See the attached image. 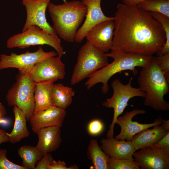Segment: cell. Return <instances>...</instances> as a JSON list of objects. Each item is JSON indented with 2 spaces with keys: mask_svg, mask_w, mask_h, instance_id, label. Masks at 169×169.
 Returning <instances> with one entry per match:
<instances>
[{
  "mask_svg": "<svg viewBox=\"0 0 169 169\" xmlns=\"http://www.w3.org/2000/svg\"><path fill=\"white\" fill-rule=\"evenodd\" d=\"M136 6L145 11L160 13L169 17V0H146Z\"/></svg>",
  "mask_w": 169,
  "mask_h": 169,
  "instance_id": "25",
  "label": "cell"
},
{
  "mask_svg": "<svg viewBox=\"0 0 169 169\" xmlns=\"http://www.w3.org/2000/svg\"><path fill=\"white\" fill-rule=\"evenodd\" d=\"M50 2V0H22L27 16L22 32L31 26L36 25L51 34L57 35L46 18V10Z\"/></svg>",
  "mask_w": 169,
  "mask_h": 169,
  "instance_id": "11",
  "label": "cell"
},
{
  "mask_svg": "<svg viewBox=\"0 0 169 169\" xmlns=\"http://www.w3.org/2000/svg\"><path fill=\"white\" fill-rule=\"evenodd\" d=\"M109 64L106 53L87 41L79 51L71 76V84H78Z\"/></svg>",
  "mask_w": 169,
  "mask_h": 169,
  "instance_id": "5",
  "label": "cell"
},
{
  "mask_svg": "<svg viewBox=\"0 0 169 169\" xmlns=\"http://www.w3.org/2000/svg\"><path fill=\"white\" fill-rule=\"evenodd\" d=\"M36 134L38 141L36 146L43 155L56 151L62 142L59 127L51 126L43 128Z\"/></svg>",
  "mask_w": 169,
  "mask_h": 169,
  "instance_id": "18",
  "label": "cell"
},
{
  "mask_svg": "<svg viewBox=\"0 0 169 169\" xmlns=\"http://www.w3.org/2000/svg\"><path fill=\"white\" fill-rule=\"evenodd\" d=\"M15 117V122L12 131L7 132L9 141L14 144L20 141L24 138L28 137L29 131L27 126V119L23 111L17 106L13 108Z\"/></svg>",
  "mask_w": 169,
  "mask_h": 169,
  "instance_id": "21",
  "label": "cell"
},
{
  "mask_svg": "<svg viewBox=\"0 0 169 169\" xmlns=\"http://www.w3.org/2000/svg\"><path fill=\"white\" fill-rule=\"evenodd\" d=\"M57 55L53 51H44L41 46L34 52L28 51L19 54L12 53L9 55L2 54L0 55V70L15 68L23 74H28L36 64L46 58Z\"/></svg>",
  "mask_w": 169,
  "mask_h": 169,
  "instance_id": "9",
  "label": "cell"
},
{
  "mask_svg": "<svg viewBox=\"0 0 169 169\" xmlns=\"http://www.w3.org/2000/svg\"><path fill=\"white\" fill-rule=\"evenodd\" d=\"M54 83H36L34 88L35 106L34 113L54 105L53 100L52 89Z\"/></svg>",
  "mask_w": 169,
  "mask_h": 169,
  "instance_id": "20",
  "label": "cell"
},
{
  "mask_svg": "<svg viewBox=\"0 0 169 169\" xmlns=\"http://www.w3.org/2000/svg\"><path fill=\"white\" fill-rule=\"evenodd\" d=\"M75 92L73 88L62 83L54 84L52 98L55 106L65 110L72 103Z\"/></svg>",
  "mask_w": 169,
  "mask_h": 169,
  "instance_id": "23",
  "label": "cell"
},
{
  "mask_svg": "<svg viewBox=\"0 0 169 169\" xmlns=\"http://www.w3.org/2000/svg\"><path fill=\"white\" fill-rule=\"evenodd\" d=\"M7 150L0 149V169H26L22 166L10 161L6 156Z\"/></svg>",
  "mask_w": 169,
  "mask_h": 169,
  "instance_id": "28",
  "label": "cell"
},
{
  "mask_svg": "<svg viewBox=\"0 0 169 169\" xmlns=\"http://www.w3.org/2000/svg\"><path fill=\"white\" fill-rule=\"evenodd\" d=\"M87 156L92 165L91 169H108L110 157L101 149L97 140L90 141L87 147Z\"/></svg>",
  "mask_w": 169,
  "mask_h": 169,
  "instance_id": "22",
  "label": "cell"
},
{
  "mask_svg": "<svg viewBox=\"0 0 169 169\" xmlns=\"http://www.w3.org/2000/svg\"><path fill=\"white\" fill-rule=\"evenodd\" d=\"M100 143L101 149L110 157L134 160L133 155L136 151L131 141L117 140L113 137L103 138Z\"/></svg>",
  "mask_w": 169,
  "mask_h": 169,
  "instance_id": "17",
  "label": "cell"
},
{
  "mask_svg": "<svg viewBox=\"0 0 169 169\" xmlns=\"http://www.w3.org/2000/svg\"><path fill=\"white\" fill-rule=\"evenodd\" d=\"M148 0H123V4L129 6H136L140 3Z\"/></svg>",
  "mask_w": 169,
  "mask_h": 169,
  "instance_id": "35",
  "label": "cell"
},
{
  "mask_svg": "<svg viewBox=\"0 0 169 169\" xmlns=\"http://www.w3.org/2000/svg\"><path fill=\"white\" fill-rule=\"evenodd\" d=\"M140 149L133 156L141 169H169V154L163 150L153 146Z\"/></svg>",
  "mask_w": 169,
  "mask_h": 169,
  "instance_id": "13",
  "label": "cell"
},
{
  "mask_svg": "<svg viewBox=\"0 0 169 169\" xmlns=\"http://www.w3.org/2000/svg\"><path fill=\"white\" fill-rule=\"evenodd\" d=\"M6 44L7 47L10 49L16 47L23 49L31 46L46 44L53 48L60 58L64 54L60 40L57 35L51 34L36 25L31 26L21 33L10 37Z\"/></svg>",
  "mask_w": 169,
  "mask_h": 169,
  "instance_id": "7",
  "label": "cell"
},
{
  "mask_svg": "<svg viewBox=\"0 0 169 169\" xmlns=\"http://www.w3.org/2000/svg\"><path fill=\"white\" fill-rule=\"evenodd\" d=\"M155 58L159 68L169 82V53Z\"/></svg>",
  "mask_w": 169,
  "mask_h": 169,
  "instance_id": "29",
  "label": "cell"
},
{
  "mask_svg": "<svg viewBox=\"0 0 169 169\" xmlns=\"http://www.w3.org/2000/svg\"><path fill=\"white\" fill-rule=\"evenodd\" d=\"M9 141L7 132L4 130L0 129V144L4 142Z\"/></svg>",
  "mask_w": 169,
  "mask_h": 169,
  "instance_id": "34",
  "label": "cell"
},
{
  "mask_svg": "<svg viewBox=\"0 0 169 169\" xmlns=\"http://www.w3.org/2000/svg\"><path fill=\"white\" fill-rule=\"evenodd\" d=\"M101 0H82L87 8L85 19L78 30L74 39L77 43H81L88 32L94 27L105 20L114 19V17L105 16L101 7Z\"/></svg>",
  "mask_w": 169,
  "mask_h": 169,
  "instance_id": "14",
  "label": "cell"
},
{
  "mask_svg": "<svg viewBox=\"0 0 169 169\" xmlns=\"http://www.w3.org/2000/svg\"><path fill=\"white\" fill-rule=\"evenodd\" d=\"M114 19L111 47L126 53L152 56L163 48L166 34L161 23L136 6L119 3Z\"/></svg>",
  "mask_w": 169,
  "mask_h": 169,
  "instance_id": "1",
  "label": "cell"
},
{
  "mask_svg": "<svg viewBox=\"0 0 169 169\" xmlns=\"http://www.w3.org/2000/svg\"><path fill=\"white\" fill-rule=\"evenodd\" d=\"M66 114L65 110L55 105L34 113L29 120L32 131L36 134L40 129L45 127L51 126L61 127Z\"/></svg>",
  "mask_w": 169,
  "mask_h": 169,
  "instance_id": "16",
  "label": "cell"
},
{
  "mask_svg": "<svg viewBox=\"0 0 169 169\" xmlns=\"http://www.w3.org/2000/svg\"><path fill=\"white\" fill-rule=\"evenodd\" d=\"M54 160L51 154L47 153L36 163L35 169H48V167Z\"/></svg>",
  "mask_w": 169,
  "mask_h": 169,
  "instance_id": "31",
  "label": "cell"
},
{
  "mask_svg": "<svg viewBox=\"0 0 169 169\" xmlns=\"http://www.w3.org/2000/svg\"><path fill=\"white\" fill-rule=\"evenodd\" d=\"M110 53H106L108 57L112 58L113 61L103 68L90 75L85 83L89 90L98 83H101L103 94L109 91L108 82L114 75L122 71L130 70L134 75L137 73L136 67L143 68L148 66L152 61L153 57L136 53L125 52L117 48L111 47Z\"/></svg>",
  "mask_w": 169,
  "mask_h": 169,
  "instance_id": "2",
  "label": "cell"
},
{
  "mask_svg": "<svg viewBox=\"0 0 169 169\" xmlns=\"http://www.w3.org/2000/svg\"><path fill=\"white\" fill-rule=\"evenodd\" d=\"M140 167L134 160L119 159L110 157L108 169H139Z\"/></svg>",
  "mask_w": 169,
  "mask_h": 169,
  "instance_id": "27",
  "label": "cell"
},
{
  "mask_svg": "<svg viewBox=\"0 0 169 169\" xmlns=\"http://www.w3.org/2000/svg\"><path fill=\"white\" fill-rule=\"evenodd\" d=\"M6 114V110L2 104L0 102V125L1 121Z\"/></svg>",
  "mask_w": 169,
  "mask_h": 169,
  "instance_id": "36",
  "label": "cell"
},
{
  "mask_svg": "<svg viewBox=\"0 0 169 169\" xmlns=\"http://www.w3.org/2000/svg\"><path fill=\"white\" fill-rule=\"evenodd\" d=\"M146 112L144 110L134 109L130 111H126L123 115L119 116L115 124L120 126L121 131L120 133L115 136V139L117 140L131 141L133 136L138 132L161 123L162 119L160 115L151 123L142 124L132 121L134 116L139 114H145Z\"/></svg>",
  "mask_w": 169,
  "mask_h": 169,
  "instance_id": "12",
  "label": "cell"
},
{
  "mask_svg": "<svg viewBox=\"0 0 169 169\" xmlns=\"http://www.w3.org/2000/svg\"><path fill=\"white\" fill-rule=\"evenodd\" d=\"M152 146L161 148L169 154V132Z\"/></svg>",
  "mask_w": 169,
  "mask_h": 169,
  "instance_id": "32",
  "label": "cell"
},
{
  "mask_svg": "<svg viewBox=\"0 0 169 169\" xmlns=\"http://www.w3.org/2000/svg\"><path fill=\"white\" fill-rule=\"evenodd\" d=\"M153 127L152 129H145L133 136L131 141L136 151L152 146L169 132L162 123Z\"/></svg>",
  "mask_w": 169,
  "mask_h": 169,
  "instance_id": "19",
  "label": "cell"
},
{
  "mask_svg": "<svg viewBox=\"0 0 169 169\" xmlns=\"http://www.w3.org/2000/svg\"><path fill=\"white\" fill-rule=\"evenodd\" d=\"M132 79V77L131 78L126 84H123L118 79L113 80L111 84L113 90L112 95L102 103L103 106L107 108H112L114 110L113 120L107 133V138L114 137V127L117 119L128 105L129 100L135 97H145V93L139 88H135L131 86Z\"/></svg>",
  "mask_w": 169,
  "mask_h": 169,
  "instance_id": "8",
  "label": "cell"
},
{
  "mask_svg": "<svg viewBox=\"0 0 169 169\" xmlns=\"http://www.w3.org/2000/svg\"><path fill=\"white\" fill-rule=\"evenodd\" d=\"M29 74L35 83H54L64 78L65 74V65L60 57L51 56L36 64Z\"/></svg>",
  "mask_w": 169,
  "mask_h": 169,
  "instance_id": "10",
  "label": "cell"
},
{
  "mask_svg": "<svg viewBox=\"0 0 169 169\" xmlns=\"http://www.w3.org/2000/svg\"><path fill=\"white\" fill-rule=\"evenodd\" d=\"M16 79L15 82L8 91L6 100L9 106H16L20 108L24 113L27 121H29L34 114L36 83L29 74H23L19 72Z\"/></svg>",
  "mask_w": 169,
  "mask_h": 169,
  "instance_id": "6",
  "label": "cell"
},
{
  "mask_svg": "<svg viewBox=\"0 0 169 169\" xmlns=\"http://www.w3.org/2000/svg\"><path fill=\"white\" fill-rule=\"evenodd\" d=\"M114 29V19L103 21L97 24L87 33V41L101 51L108 52L112 46Z\"/></svg>",
  "mask_w": 169,
  "mask_h": 169,
  "instance_id": "15",
  "label": "cell"
},
{
  "mask_svg": "<svg viewBox=\"0 0 169 169\" xmlns=\"http://www.w3.org/2000/svg\"><path fill=\"white\" fill-rule=\"evenodd\" d=\"M18 153L22 160V166L26 169H35L36 163L43 156L36 146L29 145L19 148Z\"/></svg>",
  "mask_w": 169,
  "mask_h": 169,
  "instance_id": "24",
  "label": "cell"
},
{
  "mask_svg": "<svg viewBox=\"0 0 169 169\" xmlns=\"http://www.w3.org/2000/svg\"><path fill=\"white\" fill-rule=\"evenodd\" d=\"M139 88L145 93L144 105L157 111L169 109L164 96L169 92V83L159 68L155 57L147 66L141 68L138 78Z\"/></svg>",
  "mask_w": 169,
  "mask_h": 169,
  "instance_id": "4",
  "label": "cell"
},
{
  "mask_svg": "<svg viewBox=\"0 0 169 169\" xmlns=\"http://www.w3.org/2000/svg\"><path fill=\"white\" fill-rule=\"evenodd\" d=\"M48 8L52 27L58 36L66 42H74L85 17L86 6L82 1L73 0L60 4L50 2Z\"/></svg>",
  "mask_w": 169,
  "mask_h": 169,
  "instance_id": "3",
  "label": "cell"
},
{
  "mask_svg": "<svg viewBox=\"0 0 169 169\" xmlns=\"http://www.w3.org/2000/svg\"><path fill=\"white\" fill-rule=\"evenodd\" d=\"M48 169H70V166H67L65 161L60 160L56 161L54 160L49 166Z\"/></svg>",
  "mask_w": 169,
  "mask_h": 169,
  "instance_id": "33",
  "label": "cell"
},
{
  "mask_svg": "<svg viewBox=\"0 0 169 169\" xmlns=\"http://www.w3.org/2000/svg\"><path fill=\"white\" fill-rule=\"evenodd\" d=\"M152 16L161 24L166 34V41L162 49L156 54L157 56L169 53V17L161 13L150 12Z\"/></svg>",
  "mask_w": 169,
  "mask_h": 169,
  "instance_id": "26",
  "label": "cell"
},
{
  "mask_svg": "<svg viewBox=\"0 0 169 169\" xmlns=\"http://www.w3.org/2000/svg\"><path fill=\"white\" fill-rule=\"evenodd\" d=\"M104 125L100 120L95 119L91 121L88 123L87 130L88 133L92 136L100 135L103 131Z\"/></svg>",
  "mask_w": 169,
  "mask_h": 169,
  "instance_id": "30",
  "label": "cell"
}]
</instances>
